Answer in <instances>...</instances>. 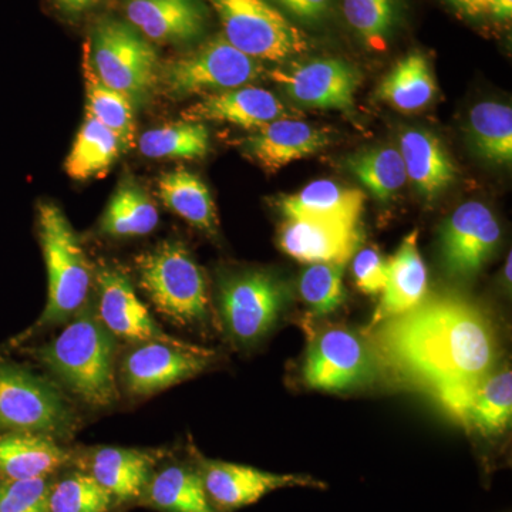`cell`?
<instances>
[{"label": "cell", "mask_w": 512, "mask_h": 512, "mask_svg": "<svg viewBox=\"0 0 512 512\" xmlns=\"http://www.w3.org/2000/svg\"><path fill=\"white\" fill-rule=\"evenodd\" d=\"M373 329L380 363L433 396L487 375L498 356L493 323L454 293L424 298Z\"/></svg>", "instance_id": "obj_1"}, {"label": "cell", "mask_w": 512, "mask_h": 512, "mask_svg": "<svg viewBox=\"0 0 512 512\" xmlns=\"http://www.w3.org/2000/svg\"><path fill=\"white\" fill-rule=\"evenodd\" d=\"M114 336L93 312H77L76 318L37 357L84 403L106 407L116 402Z\"/></svg>", "instance_id": "obj_2"}, {"label": "cell", "mask_w": 512, "mask_h": 512, "mask_svg": "<svg viewBox=\"0 0 512 512\" xmlns=\"http://www.w3.org/2000/svg\"><path fill=\"white\" fill-rule=\"evenodd\" d=\"M37 235L47 269V303L28 335L67 322L80 312L92 286V266L62 208L37 205Z\"/></svg>", "instance_id": "obj_3"}, {"label": "cell", "mask_w": 512, "mask_h": 512, "mask_svg": "<svg viewBox=\"0 0 512 512\" xmlns=\"http://www.w3.org/2000/svg\"><path fill=\"white\" fill-rule=\"evenodd\" d=\"M140 286L157 311L178 325L208 319L210 299L200 266L181 242L167 241L137 261Z\"/></svg>", "instance_id": "obj_4"}, {"label": "cell", "mask_w": 512, "mask_h": 512, "mask_svg": "<svg viewBox=\"0 0 512 512\" xmlns=\"http://www.w3.org/2000/svg\"><path fill=\"white\" fill-rule=\"evenodd\" d=\"M94 72L111 89L127 94L134 106L144 103L158 83V56L150 40L130 23L103 19L87 46Z\"/></svg>", "instance_id": "obj_5"}, {"label": "cell", "mask_w": 512, "mask_h": 512, "mask_svg": "<svg viewBox=\"0 0 512 512\" xmlns=\"http://www.w3.org/2000/svg\"><path fill=\"white\" fill-rule=\"evenodd\" d=\"M224 29L225 39L256 60L285 62L306 53L308 37L266 0H207Z\"/></svg>", "instance_id": "obj_6"}, {"label": "cell", "mask_w": 512, "mask_h": 512, "mask_svg": "<svg viewBox=\"0 0 512 512\" xmlns=\"http://www.w3.org/2000/svg\"><path fill=\"white\" fill-rule=\"evenodd\" d=\"M264 73L259 60L239 52L224 36H215L194 52L165 64L158 80L168 96L220 93L255 82Z\"/></svg>", "instance_id": "obj_7"}, {"label": "cell", "mask_w": 512, "mask_h": 512, "mask_svg": "<svg viewBox=\"0 0 512 512\" xmlns=\"http://www.w3.org/2000/svg\"><path fill=\"white\" fill-rule=\"evenodd\" d=\"M380 363L375 348L346 328L322 330L309 346L303 382L311 389L345 392L372 382Z\"/></svg>", "instance_id": "obj_8"}, {"label": "cell", "mask_w": 512, "mask_h": 512, "mask_svg": "<svg viewBox=\"0 0 512 512\" xmlns=\"http://www.w3.org/2000/svg\"><path fill=\"white\" fill-rule=\"evenodd\" d=\"M72 417L62 394L28 370L0 360V427L18 433H55Z\"/></svg>", "instance_id": "obj_9"}, {"label": "cell", "mask_w": 512, "mask_h": 512, "mask_svg": "<svg viewBox=\"0 0 512 512\" xmlns=\"http://www.w3.org/2000/svg\"><path fill=\"white\" fill-rule=\"evenodd\" d=\"M286 301L285 285L268 272H242L221 282L222 319L232 339L242 345L265 336L284 311Z\"/></svg>", "instance_id": "obj_10"}, {"label": "cell", "mask_w": 512, "mask_h": 512, "mask_svg": "<svg viewBox=\"0 0 512 512\" xmlns=\"http://www.w3.org/2000/svg\"><path fill=\"white\" fill-rule=\"evenodd\" d=\"M214 352L190 345L140 343L124 359L121 373L126 389L134 396H148L191 377L200 375L211 363Z\"/></svg>", "instance_id": "obj_11"}, {"label": "cell", "mask_w": 512, "mask_h": 512, "mask_svg": "<svg viewBox=\"0 0 512 512\" xmlns=\"http://www.w3.org/2000/svg\"><path fill=\"white\" fill-rule=\"evenodd\" d=\"M268 76L295 103L313 109L349 110L360 83V73L345 60L316 59L275 69Z\"/></svg>", "instance_id": "obj_12"}, {"label": "cell", "mask_w": 512, "mask_h": 512, "mask_svg": "<svg viewBox=\"0 0 512 512\" xmlns=\"http://www.w3.org/2000/svg\"><path fill=\"white\" fill-rule=\"evenodd\" d=\"M437 400L468 429L497 436L510 426L512 375L508 367L437 393Z\"/></svg>", "instance_id": "obj_13"}, {"label": "cell", "mask_w": 512, "mask_h": 512, "mask_svg": "<svg viewBox=\"0 0 512 512\" xmlns=\"http://www.w3.org/2000/svg\"><path fill=\"white\" fill-rule=\"evenodd\" d=\"M99 305L97 318L114 338L130 342H158L187 348L192 343L167 335L138 299L134 286L126 274L116 268L104 266L97 274Z\"/></svg>", "instance_id": "obj_14"}, {"label": "cell", "mask_w": 512, "mask_h": 512, "mask_svg": "<svg viewBox=\"0 0 512 512\" xmlns=\"http://www.w3.org/2000/svg\"><path fill=\"white\" fill-rule=\"evenodd\" d=\"M500 237V225L484 204L471 201L458 207L441 232V256L447 274L454 278L476 275Z\"/></svg>", "instance_id": "obj_15"}, {"label": "cell", "mask_w": 512, "mask_h": 512, "mask_svg": "<svg viewBox=\"0 0 512 512\" xmlns=\"http://www.w3.org/2000/svg\"><path fill=\"white\" fill-rule=\"evenodd\" d=\"M200 476L211 503L224 511L255 504L279 488L326 487L322 481L309 476L268 473L225 461H204Z\"/></svg>", "instance_id": "obj_16"}, {"label": "cell", "mask_w": 512, "mask_h": 512, "mask_svg": "<svg viewBox=\"0 0 512 512\" xmlns=\"http://www.w3.org/2000/svg\"><path fill=\"white\" fill-rule=\"evenodd\" d=\"M185 121L228 123L258 130L279 119H289L284 103L268 90L255 86L212 93L183 111Z\"/></svg>", "instance_id": "obj_17"}, {"label": "cell", "mask_w": 512, "mask_h": 512, "mask_svg": "<svg viewBox=\"0 0 512 512\" xmlns=\"http://www.w3.org/2000/svg\"><path fill=\"white\" fill-rule=\"evenodd\" d=\"M360 245L357 225L285 220L279 247L303 264H348Z\"/></svg>", "instance_id": "obj_18"}, {"label": "cell", "mask_w": 512, "mask_h": 512, "mask_svg": "<svg viewBox=\"0 0 512 512\" xmlns=\"http://www.w3.org/2000/svg\"><path fill=\"white\" fill-rule=\"evenodd\" d=\"M124 12L133 28L156 43L191 42L207 25L200 0H124Z\"/></svg>", "instance_id": "obj_19"}, {"label": "cell", "mask_w": 512, "mask_h": 512, "mask_svg": "<svg viewBox=\"0 0 512 512\" xmlns=\"http://www.w3.org/2000/svg\"><path fill=\"white\" fill-rule=\"evenodd\" d=\"M330 144L329 134L305 121L279 119L258 128L244 150L265 171L275 173L293 161L312 156Z\"/></svg>", "instance_id": "obj_20"}, {"label": "cell", "mask_w": 512, "mask_h": 512, "mask_svg": "<svg viewBox=\"0 0 512 512\" xmlns=\"http://www.w3.org/2000/svg\"><path fill=\"white\" fill-rule=\"evenodd\" d=\"M365 194L329 180L313 181L296 194L279 198L276 205L285 220L357 225L365 207Z\"/></svg>", "instance_id": "obj_21"}, {"label": "cell", "mask_w": 512, "mask_h": 512, "mask_svg": "<svg viewBox=\"0 0 512 512\" xmlns=\"http://www.w3.org/2000/svg\"><path fill=\"white\" fill-rule=\"evenodd\" d=\"M427 292V269L419 251V232L413 231L387 261V282L370 328L419 305Z\"/></svg>", "instance_id": "obj_22"}, {"label": "cell", "mask_w": 512, "mask_h": 512, "mask_svg": "<svg viewBox=\"0 0 512 512\" xmlns=\"http://www.w3.org/2000/svg\"><path fill=\"white\" fill-rule=\"evenodd\" d=\"M400 154L407 180L424 200H434L447 190L457 177V168L443 143L433 133L410 128L400 136Z\"/></svg>", "instance_id": "obj_23"}, {"label": "cell", "mask_w": 512, "mask_h": 512, "mask_svg": "<svg viewBox=\"0 0 512 512\" xmlns=\"http://www.w3.org/2000/svg\"><path fill=\"white\" fill-rule=\"evenodd\" d=\"M69 454L40 433H15L0 439V471L9 480H33L53 473Z\"/></svg>", "instance_id": "obj_24"}, {"label": "cell", "mask_w": 512, "mask_h": 512, "mask_svg": "<svg viewBox=\"0 0 512 512\" xmlns=\"http://www.w3.org/2000/svg\"><path fill=\"white\" fill-rule=\"evenodd\" d=\"M156 458L131 448L104 447L92 458V476L113 497L131 500L143 493Z\"/></svg>", "instance_id": "obj_25"}, {"label": "cell", "mask_w": 512, "mask_h": 512, "mask_svg": "<svg viewBox=\"0 0 512 512\" xmlns=\"http://www.w3.org/2000/svg\"><path fill=\"white\" fill-rule=\"evenodd\" d=\"M158 195L168 210L190 222L192 227L215 235L218 229L217 210L207 185L190 171L177 170L158 180Z\"/></svg>", "instance_id": "obj_26"}, {"label": "cell", "mask_w": 512, "mask_h": 512, "mask_svg": "<svg viewBox=\"0 0 512 512\" xmlns=\"http://www.w3.org/2000/svg\"><path fill=\"white\" fill-rule=\"evenodd\" d=\"M84 82H86V110L89 116L109 128L119 138L123 151L136 146L134 103L127 94L111 89L94 72L89 50L84 49Z\"/></svg>", "instance_id": "obj_27"}, {"label": "cell", "mask_w": 512, "mask_h": 512, "mask_svg": "<svg viewBox=\"0 0 512 512\" xmlns=\"http://www.w3.org/2000/svg\"><path fill=\"white\" fill-rule=\"evenodd\" d=\"M437 86L430 64L420 53L404 57L377 87V99L403 113H414L429 106Z\"/></svg>", "instance_id": "obj_28"}, {"label": "cell", "mask_w": 512, "mask_h": 512, "mask_svg": "<svg viewBox=\"0 0 512 512\" xmlns=\"http://www.w3.org/2000/svg\"><path fill=\"white\" fill-rule=\"evenodd\" d=\"M158 211L133 178L121 181L101 218L100 229L110 237H141L157 228Z\"/></svg>", "instance_id": "obj_29"}, {"label": "cell", "mask_w": 512, "mask_h": 512, "mask_svg": "<svg viewBox=\"0 0 512 512\" xmlns=\"http://www.w3.org/2000/svg\"><path fill=\"white\" fill-rule=\"evenodd\" d=\"M123 151L119 138L92 116L86 114L72 150L66 158V173L76 181L103 177Z\"/></svg>", "instance_id": "obj_30"}, {"label": "cell", "mask_w": 512, "mask_h": 512, "mask_svg": "<svg viewBox=\"0 0 512 512\" xmlns=\"http://www.w3.org/2000/svg\"><path fill=\"white\" fill-rule=\"evenodd\" d=\"M467 133L474 150L494 164L512 160V110L507 104L483 101L468 114Z\"/></svg>", "instance_id": "obj_31"}, {"label": "cell", "mask_w": 512, "mask_h": 512, "mask_svg": "<svg viewBox=\"0 0 512 512\" xmlns=\"http://www.w3.org/2000/svg\"><path fill=\"white\" fill-rule=\"evenodd\" d=\"M148 501L165 512H217L200 474L184 467H168L154 476Z\"/></svg>", "instance_id": "obj_32"}, {"label": "cell", "mask_w": 512, "mask_h": 512, "mask_svg": "<svg viewBox=\"0 0 512 512\" xmlns=\"http://www.w3.org/2000/svg\"><path fill=\"white\" fill-rule=\"evenodd\" d=\"M144 157L153 160H195L210 151V131L202 123L180 121L148 130L138 141Z\"/></svg>", "instance_id": "obj_33"}, {"label": "cell", "mask_w": 512, "mask_h": 512, "mask_svg": "<svg viewBox=\"0 0 512 512\" xmlns=\"http://www.w3.org/2000/svg\"><path fill=\"white\" fill-rule=\"evenodd\" d=\"M350 173L380 201H387L407 183L406 167L397 148L377 147L346 160Z\"/></svg>", "instance_id": "obj_34"}, {"label": "cell", "mask_w": 512, "mask_h": 512, "mask_svg": "<svg viewBox=\"0 0 512 512\" xmlns=\"http://www.w3.org/2000/svg\"><path fill=\"white\" fill-rule=\"evenodd\" d=\"M396 12V0H343V13L350 28L372 49L386 47Z\"/></svg>", "instance_id": "obj_35"}, {"label": "cell", "mask_w": 512, "mask_h": 512, "mask_svg": "<svg viewBox=\"0 0 512 512\" xmlns=\"http://www.w3.org/2000/svg\"><path fill=\"white\" fill-rule=\"evenodd\" d=\"M113 495L93 476L73 474L50 490V512H107Z\"/></svg>", "instance_id": "obj_36"}, {"label": "cell", "mask_w": 512, "mask_h": 512, "mask_svg": "<svg viewBox=\"0 0 512 512\" xmlns=\"http://www.w3.org/2000/svg\"><path fill=\"white\" fill-rule=\"evenodd\" d=\"M345 265L312 264L303 272L299 291L306 305L315 315H328L345 301L343 288Z\"/></svg>", "instance_id": "obj_37"}, {"label": "cell", "mask_w": 512, "mask_h": 512, "mask_svg": "<svg viewBox=\"0 0 512 512\" xmlns=\"http://www.w3.org/2000/svg\"><path fill=\"white\" fill-rule=\"evenodd\" d=\"M46 478L9 480L0 487V512H50Z\"/></svg>", "instance_id": "obj_38"}, {"label": "cell", "mask_w": 512, "mask_h": 512, "mask_svg": "<svg viewBox=\"0 0 512 512\" xmlns=\"http://www.w3.org/2000/svg\"><path fill=\"white\" fill-rule=\"evenodd\" d=\"M353 276L357 288L367 295L382 293L387 282V261L375 248H365L355 254Z\"/></svg>", "instance_id": "obj_39"}, {"label": "cell", "mask_w": 512, "mask_h": 512, "mask_svg": "<svg viewBox=\"0 0 512 512\" xmlns=\"http://www.w3.org/2000/svg\"><path fill=\"white\" fill-rule=\"evenodd\" d=\"M276 3L301 22L316 23L328 16L332 0H276Z\"/></svg>", "instance_id": "obj_40"}, {"label": "cell", "mask_w": 512, "mask_h": 512, "mask_svg": "<svg viewBox=\"0 0 512 512\" xmlns=\"http://www.w3.org/2000/svg\"><path fill=\"white\" fill-rule=\"evenodd\" d=\"M447 2L454 9H457L458 12L463 13V15L476 18V16H481L488 12L491 0H447Z\"/></svg>", "instance_id": "obj_41"}, {"label": "cell", "mask_w": 512, "mask_h": 512, "mask_svg": "<svg viewBox=\"0 0 512 512\" xmlns=\"http://www.w3.org/2000/svg\"><path fill=\"white\" fill-rule=\"evenodd\" d=\"M57 8L69 15H80L96 6L100 0H53Z\"/></svg>", "instance_id": "obj_42"}, {"label": "cell", "mask_w": 512, "mask_h": 512, "mask_svg": "<svg viewBox=\"0 0 512 512\" xmlns=\"http://www.w3.org/2000/svg\"><path fill=\"white\" fill-rule=\"evenodd\" d=\"M495 19L510 20L512 15V0H491L488 12Z\"/></svg>", "instance_id": "obj_43"}, {"label": "cell", "mask_w": 512, "mask_h": 512, "mask_svg": "<svg viewBox=\"0 0 512 512\" xmlns=\"http://www.w3.org/2000/svg\"><path fill=\"white\" fill-rule=\"evenodd\" d=\"M511 262H512V256L511 252L508 254L507 264H505L504 274L505 278H507L508 282H511Z\"/></svg>", "instance_id": "obj_44"}]
</instances>
